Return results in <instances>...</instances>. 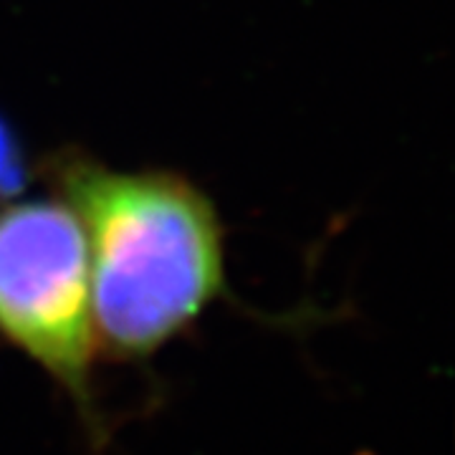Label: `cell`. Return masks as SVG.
Listing matches in <instances>:
<instances>
[{
	"label": "cell",
	"instance_id": "6da1fadb",
	"mask_svg": "<svg viewBox=\"0 0 455 455\" xmlns=\"http://www.w3.org/2000/svg\"><path fill=\"white\" fill-rule=\"evenodd\" d=\"M46 175L86 238L101 357L147 364L233 301L226 226L193 180L119 170L79 149L53 155Z\"/></svg>",
	"mask_w": 455,
	"mask_h": 455
},
{
	"label": "cell",
	"instance_id": "7a4b0ae2",
	"mask_svg": "<svg viewBox=\"0 0 455 455\" xmlns=\"http://www.w3.org/2000/svg\"><path fill=\"white\" fill-rule=\"evenodd\" d=\"M0 341L64 392L92 448L109 443L89 248L56 196L0 203Z\"/></svg>",
	"mask_w": 455,
	"mask_h": 455
}]
</instances>
